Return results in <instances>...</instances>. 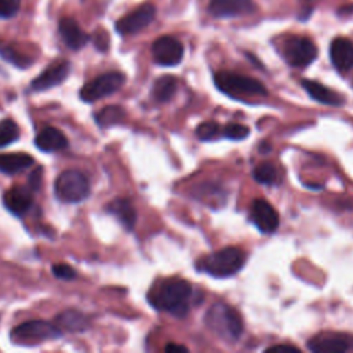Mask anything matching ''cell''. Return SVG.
Instances as JSON below:
<instances>
[{"mask_svg": "<svg viewBox=\"0 0 353 353\" xmlns=\"http://www.w3.org/2000/svg\"><path fill=\"white\" fill-rule=\"evenodd\" d=\"M156 15V8L150 3H145L132 12L124 15L114 23V29L120 34H132L145 29Z\"/></svg>", "mask_w": 353, "mask_h": 353, "instance_id": "cell-10", "label": "cell"}, {"mask_svg": "<svg viewBox=\"0 0 353 353\" xmlns=\"http://www.w3.org/2000/svg\"><path fill=\"white\" fill-rule=\"evenodd\" d=\"M105 211L113 215L127 230H132L137 223V210L134 204L125 197H117L109 201Z\"/></svg>", "mask_w": 353, "mask_h": 353, "instance_id": "cell-17", "label": "cell"}, {"mask_svg": "<svg viewBox=\"0 0 353 353\" xmlns=\"http://www.w3.org/2000/svg\"><path fill=\"white\" fill-rule=\"evenodd\" d=\"M248 134H250L248 127H245L243 124H239V123H229L222 130V135L229 138V139H233V141L244 139Z\"/></svg>", "mask_w": 353, "mask_h": 353, "instance_id": "cell-29", "label": "cell"}, {"mask_svg": "<svg viewBox=\"0 0 353 353\" xmlns=\"http://www.w3.org/2000/svg\"><path fill=\"white\" fill-rule=\"evenodd\" d=\"M34 163V159L23 152L0 153V172L6 175H15Z\"/></svg>", "mask_w": 353, "mask_h": 353, "instance_id": "cell-20", "label": "cell"}, {"mask_svg": "<svg viewBox=\"0 0 353 353\" xmlns=\"http://www.w3.org/2000/svg\"><path fill=\"white\" fill-rule=\"evenodd\" d=\"M302 85L303 88L306 90V92L317 102L320 103H324V105H330V106H339L343 103V98L327 88L325 85L317 83V81H313V80H302Z\"/></svg>", "mask_w": 353, "mask_h": 353, "instance_id": "cell-21", "label": "cell"}, {"mask_svg": "<svg viewBox=\"0 0 353 353\" xmlns=\"http://www.w3.org/2000/svg\"><path fill=\"white\" fill-rule=\"evenodd\" d=\"M125 83V76L121 72H108L85 83L80 90V98L84 102H95L103 97H109L119 91Z\"/></svg>", "mask_w": 353, "mask_h": 353, "instance_id": "cell-6", "label": "cell"}, {"mask_svg": "<svg viewBox=\"0 0 353 353\" xmlns=\"http://www.w3.org/2000/svg\"><path fill=\"white\" fill-rule=\"evenodd\" d=\"M245 262V254L237 247H225L197 261V269L212 277H229L236 274Z\"/></svg>", "mask_w": 353, "mask_h": 353, "instance_id": "cell-3", "label": "cell"}, {"mask_svg": "<svg viewBox=\"0 0 353 353\" xmlns=\"http://www.w3.org/2000/svg\"><path fill=\"white\" fill-rule=\"evenodd\" d=\"M62 335V330L54 324L44 320H32L22 323L12 328L11 338L18 342H41L47 339H57Z\"/></svg>", "mask_w": 353, "mask_h": 353, "instance_id": "cell-8", "label": "cell"}, {"mask_svg": "<svg viewBox=\"0 0 353 353\" xmlns=\"http://www.w3.org/2000/svg\"><path fill=\"white\" fill-rule=\"evenodd\" d=\"M330 58L339 72H347L353 68V43L345 37H336L330 46Z\"/></svg>", "mask_w": 353, "mask_h": 353, "instance_id": "cell-16", "label": "cell"}, {"mask_svg": "<svg viewBox=\"0 0 353 353\" xmlns=\"http://www.w3.org/2000/svg\"><path fill=\"white\" fill-rule=\"evenodd\" d=\"M52 273L57 279H61V280H73L76 279V274H77L76 270L66 263H55L52 266Z\"/></svg>", "mask_w": 353, "mask_h": 353, "instance_id": "cell-31", "label": "cell"}, {"mask_svg": "<svg viewBox=\"0 0 353 353\" xmlns=\"http://www.w3.org/2000/svg\"><path fill=\"white\" fill-rule=\"evenodd\" d=\"M196 135L200 141H214L222 135V131L215 121H204L196 128Z\"/></svg>", "mask_w": 353, "mask_h": 353, "instance_id": "cell-28", "label": "cell"}, {"mask_svg": "<svg viewBox=\"0 0 353 353\" xmlns=\"http://www.w3.org/2000/svg\"><path fill=\"white\" fill-rule=\"evenodd\" d=\"M41 172H43V168L39 167V168H36V170L30 174V176H29L28 186H29L33 192L37 190V189H40V183H41V179H43Z\"/></svg>", "mask_w": 353, "mask_h": 353, "instance_id": "cell-32", "label": "cell"}, {"mask_svg": "<svg viewBox=\"0 0 353 353\" xmlns=\"http://www.w3.org/2000/svg\"><path fill=\"white\" fill-rule=\"evenodd\" d=\"M205 325L219 338L228 342L237 341L243 334V320L236 309L216 302L205 313Z\"/></svg>", "mask_w": 353, "mask_h": 353, "instance_id": "cell-2", "label": "cell"}, {"mask_svg": "<svg viewBox=\"0 0 353 353\" xmlns=\"http://www.w3.org/2000/svg\"><path fill=\"white\" fill-rule=\"evenodd\" d=\"M70 73V63L68 61H58L48 66L43 73H40L32 83L33 91H46L52 88L66 80Z\"/></svg>", "mask_w": 353, "mask_h": 353, "instance_id": "cell-13", "label": "cell"}, {"mask_svg": "<svg viewBox=\"0 0 353 353\" xmlns=\"http://www.w3.org/2000/svg\"><path fill=\"white\" fill-rule=\"evenodd\" d=\"M251 218L262 233H273L280 223L277 211L263 199H255L251 204Z\"/></svg>", "mask_w": 353, "mask_h": 353, "instance_id": "cell-12", "label": "cell"}, {"mask_svg": "<svg viewBox=\"0 0 353 353\" xmlns=\"http://www.w3.org/2000/svg\"><path fill=\"white\" fill-rule=\"evenodd\" d=\"M216 88L233 99H244L250 97H263L268 94L266 87L248 76L233 72H218L214 76Z\"/></svg>", "mask_w": 353, "mask_h": 353, "instance_id": "cell-4", "label": "cell"}, {"mask_svg": "<svg viewBox=\"0 0 353 353\" xmlns=\"http://www.w3.org/2000/svg\"><path fill=\"white\" fill-rule=\"evenodd\" d=\"M252 176L256 182L263 185H276L280 182V174L276 165L272 163H261L252 171Z\"/></svg>", "mask_w": 353, "mask_h": 353, "instance_id": "cell-25", "label": "cell"}, {"mask_svg": "<svg viewBox=\"0 0 353 353\" xmlns=\"http://www.w3.org/2000/svg\"><path fill=\"white\" fill-rule=\"evenodd\" d=\"M281 54L285 62L292 68H305L317 57L316 44L302 36H288L281 46Z\"/></svg>", "mask_w": 353, "mask_h": 353, "instance_id": "cell-7", "label": "cell"}, {"mask_svg": "<svg viewBox=\"0 0 353 353\" xmlns=\"http://www.w3.org/2000/svg\"><path fill=\"white\" fill-rule=\"evenodd\" d=\"M164 350L167 353H174V352H188V347L182 346V345H176V343H170L164 347Z\"/></svg>", "mask_w": 353, "mask_h": 353, "instance_id": "cell-34", "label": "cell"}, {"mask_svg": "<svg viewBox=\"0 0 353 353\" xmlns=\"http://www.w3.org/2000/svg\"><path fill=\"white\" fill-rule=\"evenodd\" d=\"M55 324L61 330L70 332H83L90 327V319L77 310H65L57 316Z\"/></svg>", "mask_w": 353, "mask_h": 353, "instance_id": "cell-22", "label": "cell"}, {"mask_svg": "<svg viewBox=\"0 0 353 353\" xmlns=\"http://www.w3.org/2000/svg\"><path fill=\"white\" fill-rule=\"evenodd\" d=\"M0 55L18 68H26L32 63V59H29L26 55L18 52L17 50H14L12 47H8V46L0 47Z\"/></svg>", "mask_w": 353, "mask_h": 353, "instance_id": "cell-27", "label": "cell"}, {"mask_svg": "<svg viewBox=\"0 0 353 353\" xmlns=\"http://www.w3.org/2000/svg\"><path fill=\"white\" fill-rule=\"evenodd\" d=\"M90 181L77 170L62 171L54 183V193L62 203H80L90 196Z\"/></svg>", "mask_w": 353, "mask_h": 353, "instance_id": "cell-5", "label": "cell"}, {"mask_svg": "<svg viewBox=\"0 0 353 353\" xmlns=\"http://www.w3.org/2000/svg\"><path fill=\"white\" fill-rule=\"evenodd\" d=\"M152 55L161 66H175L183 58V46L172 36H161L153 41Z\"/></svg>", "mask_w": 353, "mask_h": 353, "instance_id": "cell-9", "label": "cell"}, {"mask_svg": "<svg viewBox=\"0 0 353 353\" xmlns=\"http://www.w3.org/2000/svg\"><path fill=\"white\" fill-rule=\"evenodd\" d=\"M307 347L316 353H343L349 350V342L341 335H317L307 342Z\"/></svg>", "mask_w": 353, "mask_h": 353, "instance_id": "cell-19", "label": "cell"}, {"mask_svg": "<svg viewBox=\"0 0 353 353\" xmlns=\"http://www.w3.org/2000/svg\"><path fill=\"white\" fill-rule=\"evenodd\" d=\"M178 80L175 76L164 74L159 77L152 88V95L157 102H168L176 92Z\"/></svg>", "mask_w": 353, "mask_h": 353, "instance_id": "cell-23", "label": "cell"}, {"mask_svg": "<svg viewBox=\"0 0 353 353\" xmlns=\"http://www.w3.org/2000/svg\"><path fill=\"white\" fill-rule=\"evenodd\" d=\"M6 208L14 215L26 214L33 204V190L29 186H12L3 196Z\"/></svg>", "mask_w": 353, "mask_h": 353, "instance_id": "cell-14", "label": "cell"}, {"mask_svg": "<svg viewBox=\"0 0 353 353\" xmlns=\"http://www.w3.org/2000/svg\"><path fill=\"white\" fill-rule=\"evenodd\" d=\"M21 0H0V18H11L19 11Z\"/></svg>", "mask_w": 353, "mask_h": 353, "instance_id": "cell-30", "label": "cell"}, {"mask_svg": "<svg viewBox=\"0 0 353 353\" xmlns=\"http://www.w3.org/2000/svg\"><path fill=\"white\" fill-rule=\"evenodd\" d=\"M125 119V110L121 106L117 105H109L102 108L97 114H95V121L99 127L106 128L114 124L121 123Z\"/></svg>", "mask_w": 353, "mask_h": 353, "instance_id": "cell-24", "label": "cell"}, {"mask_svg": "<svg viewBox=\"0 0 353 353\" xmlns=\"http://www.w3.org/2000/svg\"><path fill=\"white\" fill-rule=\"evenodd\" d=\"M19 138V127L11 119L0 121V148L8 146Z\"/></svg>", "mask_w": 353, "mask_h": 353, "instance_id": "cell-26", "label": "cell"}, {"mask_svg": "<svg viewBox=\"0 0 353 353\" xmlns=\"http://www.w3.org/2000/svg\"><path fill=\"white\" fill-rule=\"evenodd\" d=\"M192 292L193 290L189 281L179 277H168L152 287L148 301L156 310L167 312L182 319L189 312Z\"/></svg>", "mask_w": 353, "mask_h": 353, "instance_id": "cell-1", "label": "cell"}, {"mask_svg": "<svg viewBox=\"0 0 353 353\" xmlns=\"http://www.w3.org/2000/svg\"><path fill=\"white\" fill-rule=\"evenodd\" d=\"M34 145L37 149L41 152L52 153V152H59L68 148L69 142L68 138L62 131H59L55 127H46L43 128L34 138Z\"/></svg>", "mask_w": 353, "mask_h": 353, "instance_id": "cell-18", "label": "cell"}, {"mask_svg": "<svg viewBox=\"0 0 353 353\" xmlns=\"http://www.w3.org/2000/svg\"><path fill=\"white\" fill-rule=\"evenodd\" d=\"M266 352L272 353H299L301 350L292 345H276L266 349Z\"/></svg>", "mask_w": 353, "mask_h": 353, "instance_id": "cell-33", "label": "cell"}, {"mask_svg": "<svg viewBox=\"0 0 353 353\" xmlns=\"http://www.w3.org/2000/svg\"><path fill=\"white\" fill-rule=\"evenodd\" d=\"M256 11L252 0H210L208 12L215 18H234L251 15Z\"/></svg>", "mask_w": 353, "mask_h": 353, "instance_id": "cell-11", "label": "cell"}, {"mask_svg": "<svg viewBox=\"0 0 353 353\" xmlns=\"http://www.w3.org/2000/svg\"><path fill=\"white\" fill-rule=\"evenodd\" d=\"M58 30L62 40L70 50H80L90 40V36L81 30L79 23L70 17H63L59 19Z\"/></svg>", "mask_w": 353, "mask_h": 353, "instance_id": "cell-15", "label": "cell"}]
</instances>
